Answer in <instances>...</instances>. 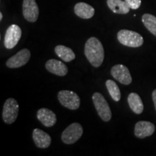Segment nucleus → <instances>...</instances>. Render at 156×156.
I'll list each match as a JSON object with an SVG mask.
<instances>
[{
  "instance_id": "f257e3e1",
  "label": "nucleus",
  "mask_w": 156,
  "mask_h": 156,
  "mask_svg": "<svg viewBox=\"0 0 156 156\" xmlns=\"http://www.w3.org/2000/svg\"><path fill=\"white\" fill-rule=\"evenodd\" d=\"M85 54L93 67H100L104 60V49L100 41L95 37L90 38L85 43Z\"/></svg>"
},
{
  "instance_id": "f03ea898",
  "label": "nucleus",
  "mask_w": 156,
  "mask_h": 156,
  "mask_svg": "<svg viewBox=\"0 0 156 156\" xmlns=\"http://www.w3.org/2000/svg\"><path fill=\"white\" fill-rule=\"evenodd\" d=\"M118 41L124 46L132 48H137L142 46L144 40L138 33L129 30H121L117 34Z\"/></svg>"
},
{
  "instance_id": "7ed1b4c3",
  "label": "nucleus",
  "mask_w": 156,
  "mask_h": 156,
  "mask_svg": "<svg viewBox=\"0 0 156 156\" xmlns=\"http://www.w3.org/2000/svg\"><path fill=\"white\" fill-rule=\"evenodd\" d=\"M93 102L101 119L109 122L112 119V111L104 96L100 93H95L93 95Z\"/></svg>"
},
{
  "instance_id": "20e7f679",
  "label": "nucleus",
  "mask_w": 156,
  "mask_h": 156,
  "mask_svg": "<svg viewBox=\"0 0 156 156\" xmlns=\"http://www.w3.org/2000/svg\"><path fill=\"white\" fill-rule=\"evenodd\" d=\"M19 112V104L14 98H8L3 106L2 119L6 124H11L17 119Z\"/></svg>"
},
{
  "instance_id": "39448f33",
  "label": "nucleus",
  "mask_w": 156,
  "mask_h": 156,
  "mask_svg": "<svg viewBox=\"0 0 156 156\" xmlns=\"http://www.w3.org/2000/svg\"><path fill=\"white\" fill-rule=\"evenodd\" d=\"M83 134V128L79 123H73L62 134V140L67 145L75 143Z\"/></svg>"
},
{
  "instance_id": "423d86ee",
  "label": "nucleus",
  "mask_w": 156,
  "mask_h": 156,
  "mask_svg": "<svg viewBox=\"0 0 156 156\" xmlns=\"http://www.w3.org/2000/svg\"><path fill=\"white\" fill-rule=\"evenodd\" d=\"M58 99L62 106L66 108L76 110L80 105V99L77 93L71 90H61L58 93Z\"/></svg>"
},
{
  "instance_id": "0eeeda50",
  "label": "nucleus",
  "mask_w": 156,
  "mask_h": 156,
  "mask_svg": "<svg viewBox=\"0 0 156 156\" xmlns=\"http://www.w3.org/2000/svg\"><path fill=\"white\" fill-rule=\"evenodd\" d=\"M22 36V30L17 25H11L7 29L4 40V44L6 48L12 49L18 44Z\"/></svg>"
},
{
  "instance_id": "6e6552de",
  "label": "nucleus",
  "mask_w": 156,
  "mask_h": 156,
  "mask_svg": "<svg viewBox=\"0 0 156 156\" xmlns=\"http://www.w3.org/2000/svg\"><path fill=\"white\" fill-rule=\"evenodd\" d=\"M111 75L117 81L123 85H128L132 83V78L130 75L129 70L126 66L122 64H116L111 69Z\"/></svg>"
},
{
  "instance_id": "1a4fd4ad",
  "label": "nucleus",
  "mask_w": 156,
  "mask_h": 156,
  "mask_svg": "<svg viewBox=\"0 0 156 156\" xmlns=\"http://www.w3.org/2000/svg\"><path fill=\"white\" fill-rule=\"evenodd\" d=\"M23 14L27 21L36 22L39 15V9L36 0H23Z\"/></svg>"
},
{
  "instance_id": "9d476101",
  "label": "nucleus",
  "mask_w": 156,
  "mask_h": 156,
  "mask_svg": "<svg viewBox=\"0 0 156 156\" xmlns=\"http://www.w3.org/2000/svg\"><path fill=\"white\" fill-rule=\"evenodd\" d=\"M30 58V51L27 48H24L9 58L6 62V64L9 68H18L25 65L28 62Z\"/></svg>"
},
{
  "instance_id": "9b49d317",
  "label": "nucleus",
  "mask_w": 156,
  "mask_h": 156,
  "mask_svg": "<svg viewBox=\"0 0 156 156\" xmlns=\"http://www.w3.org/2000/svg\"><path fill=\"white\" fill-rule=\"evenodd\" d=\"M155 126L153 123L147 121H140L134 126V135L140 139L151 136L154 133Z\"/></svg>"
},
{
  "instance_id": "f8f14e48",
  "label": "nucleus",
  "mask_w": 156,
  "mask_h": 156,
  "mask_svg": "<svg viewBox=\"0 0 156 156\" xmlns=\"http://www.w3.org/2000/svg\"><path fill=\"white\" fill-rule=\"evenodd\" d=\"M37 118L46 127L53 126L56 122V114L50 109L42 108L37 112Z\"/></svg>"
},
{
  "instance_id": "ddd939ff",
  "label": "nucleus",
  "mask_w": 156,
  "mask_h": 156,
  "mask_svg": "<svg viewBox=\"0 0 156 156\" xmlns=\"http://www.w3.org/2000/svg\"><path fill=\"white\" fill-rule=\"evenodd\" d=\"M33 139L36 145L39 148H47L51 143V136L40 129H35L34 130Z\"/></svg>"
},
{
  "instance_id": "4468645a",
  "label": "nucleus",
  "mask_w": 156,
  "mask_h": 156,
  "mask_svg": "<svg viewBox=\"0 0 156 156\" xmlns=\"http://www.w3.org/2000/svg\"><path fill=\"white\" fill-rule=\"evenodd\" d=\"M46 68L48 72L58 76H64L68 73L67 66L63 62L56 59L48 60L46 63Z\"/></svg>"
},
{
  "instance_id": "2eb2a0df",
  "label": "nucleus",
  "mask_w": 156,
  "mask_h": 156,
  "mask_svg": "<svg viewBox=\"0 0 156 156\" xmlns=\"http://www.w3.org/2000/svg\"><path fill=\"white\" fill-rule=\"evenodd\" d=\"M77 16L83 19L91 18L95 14V9L91 5L85 2H78L74 7Z\"/></svg>"
},
{
  "instance_id": "dca6fc26",
  "label": "nucleus",
  "mask_w": 156,
  "mask_h": 156,
  "mask_svg": "<svg viewBox=\"0 0 156 156\" xmlns=\"http://www.w3.org/2000/svg\"><path fill=\"white\" fill-rule=\"evenodd\" d=\"M108 8L116 14L125 15L129 13L130 8L126 2L122 0H107Z\"/></svg>"
},
{
  "instance_id": "f3484780",
  "label": "nucleus",
  "mask_w": 156,
  "mask_h": 156,
  "mask_svg": "<svg viewBox=\"0 0 156 156\" xmlns=\"http://www.w3.org/2000/svg\"><path fill=\"white\" fill-rule=\"evenodd\" d=\"M127 101L130 108L136 114H142L144 110L143 103L141 98L136 93H131L128 95Z\"/></svg>"
},
{
  "instance_id": "a211bd4d",
  "label": "nucleus",
  "mask_w": 156,
  "mask_h": 156,
  "mask_svg": "<svg viewBox=\"0 0 156 156\" xmlns=\"http://www.w3.org/2000/svg\"><path fill=\"white\" fill-rule=\"evenodd\" d=\"M55 53L58 57L66 62H69L75 58V54L71 48L62 45H58L55 47Z\"/></svg>"
},
{
  "instance_id": "6ab92c4d",
  "label": "nucleus",
  "mask_w": 156,
  "mask_h": 156,
  "mask_svg": "<svg viewBox=\"0 0 156 156\" xmlns=\"http://www.w3.org/2000/svg\"><path fill=\"white\" fill-rule=\"evenodd\" d=\"M142 21L145 28L156 36V17L153 15L147 13L142 15Z\"/></svg>"
},
{
  "instance_id": "aec40b11",
  "label": "nucleus",
  "mask_w": 156,
  "mask_h": 156,
  "mask_svg": "<svg viewBox=\"0 0 156 156\" xmlns=\"http://www.w3.org/2000/svg\"><path fill=\"white\" fill-rule=\"evenodd\" d=\"M106 85L109 94L112 98L113 100L116 101V102L119 101L121 99V92L117 84L112 80H108L106 82Z\"/></svg>"
},
{
  "instance_id": "412c9836",
  "label": "nucleus",
  "mask_w": 156,
  "mask_h": 156,
  "mask_svg": "<svg viewBox=\"0 0 156 156\" xmlns=\"http://www.w3.org/2000/svg\"><path fill=\"white\" fill-rule=\"evenodd\" d=\"M130 9H136L141 6V0H124Z\"/></svg>"
},
{
  "instance_id": "4be33fe9",
  "label": "nucleus",
  "mask_w": 156,
  "mask_h": 156,
  "mask_svg": "<svg viewBox=\"0 0 156 156\" xmlns=\"http://www.w3.org/2000/svg\"><path fill=\"white\" fill-rule=\"evenodd\" d=\"M152 98H153V101L154 105H155V108L156 110V89L153 90V94H152Z\"/></svg>"
},
{
  "instance_id": "5701e85b",
  "label": "nucleus",
  "mask_w": 156,
  "mask_h": 156,
  "mask_svg": "<svg viewBox=\"0 0 156 156\" xmlns=\"http://www.w3.org/2000/svg\"><path fill=\"white\" fill-rule=\"evenodd\" d=\"M2 18H3V15H2V13L0 12V20H2Z\"/></svg>"
}]
</instances>
